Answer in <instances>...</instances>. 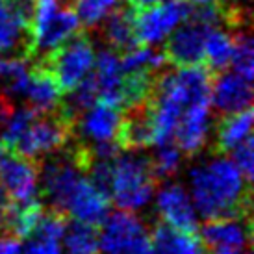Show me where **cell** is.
<instances>
[{
  "label": "cell",
  "mask_w": 254,
  "mask_h": 254,
  "mask_svg": "<svg viewBox=\"0 0 254 254\" xmlns=\"http://www.w3.org/2000/svg\"><path fill=\"white\" fill-rule=\"evenodd\" d=\"M190 188L193 204L204 219L251 215V180L230 158L217 156L195 165Z\"/></svg>",
  "instance_id": "6da1fadb"
},
{
  "label": "cell",
  "mask_w": 254,
  "mask_h": 254,
  "mask_svg": "<svg viewBox=\"0 0 254 254\" xmlns=\"http://www.w3.org/2000/svg\"><path fill=\"white\" fill-rule=\"evenodd\" d=\"M82 22L65 0H32L28 15L30 60L45 58L80 32Z\"/></svg>",
  "instance_id": "7a4b0ae2"
},
{
  "label": "cell",
  "mask_w": 254,
  "mask_h": 254,
  "mask_svg": "<svg viewBox=\"0 0 254 254\" xmlns=\"http://www.w3.org/2000/svg\"><path fill=\"white\" fill-rule=\"evenodd\" d=\"M156 184L150 158L141 150H121L112 160L110 197L119 210H141L154 195Z\"/></svg>",
  "instance_id": "3957f363"
},
{
  "label": "cell",
  "mask_w": 254,
  "mask_h": 254,
  "mask_svg": "<svg viewBox=\"0 0 254 254\" xmlns=\"http://www.w3.org/2000/svg\"><path fill=\"white\" fill-rule=\"evenodd\" d=\"M74 137V121L62 110V104L54 112L37 113L28 128L15 141L13 152L37 160L43 154L64 150Z\"/></svg>",
  "instance_id": "277c9868"
},
{
  "label": "cell",
  "mask_w": 254,
  "mask_h": 254,
  "mask_svg": "<svg viewBox=\"0 0 254 254\" xmlns=\"http://www.w3.org/2000/svg\"><path fill=\"white\" fill-rule=\"evenodd\" d=\"M41 64L52 72L60 89L69 93L84 80L95 64V49L85 34H76L50 54L41 58Z\"/></svg>",
  "instance_id": "5b68a950"
},
{
  "label": "cell",
  "mask_w": 254,
  "mask_h": 254,
  "mask_svg": "<svg viewBox=\"0 0 254 254\" xmlns=\"http://www.w3.org/2000/svg\"><path fill=\"white\" fill-rule=\"evenodd\" d=\"M100 225L99 251L104 254H152L150 232L132 212L108 213Z\"/></svg>",
  "instance_id": "8992f818"
},
{
  "label": "cell",
  "mask_w": 254,
  "mask_h": 254,
  "mask_svg": "<svg viewBox=\"0 0 254 254\" xmlns=\"http://www.w3.org/2000/svg\"><path fill=\"white\" fill-rule=\"evenodd\" d=\"M190 11L191 4L188 0H162L154 6L134 9L139 45H156L167 39L171 32L188 19Z\"/></svg>",
  "instance_id": "52a82bcc"
},
{
  "label": "cell",
  "mask_w": 254,
  "mask_h": 254,
  "mask_svg": "<svg viewBox=\"0 0 254 254\" xmlns=\"http://www.w3.org/2000/svg\"><path fill=\"white\" fill-rule=\"evenodd\" d=\"M249 217L206 219L200 228V243L206 254H245L251 245Z\"/></svg>",
  "instance_id": "ba28073f"
},
{
  "label": "cell",
  "mask_w": 254,
  "mask_h": 254,
  "mask_svg": "<svg viewBox=\"0 0 254 254\" xmlns=\"http://www.w3.org/2000/svg\"><path fill=\"white\" fill-rule=\"evenodd\" d=\"M0 184L15 202L34 200L39 188L37 160L0 147Z\"/></svg>",
  "instance_id": "9c48e42d"
},
{
  "label": "cell",
  "mask_w": 254,
  "mask_h": 254,
  "mask_svg": "<svg viewBox=\"0 0 254 254\" xmlns=\"http://www.w3.org/2000/svg\"><path fill=\"white\" fill-rule=\"evenodd\" d=\"M82 177H85L84 169L67 148H64V156H58L45 163L41 173V190L49 208L65 212V202Z\"/></svg>",
  "instance_id": "30bf717a"
},
{
  "label": "cell",
  "mask_w": 254,
  "mask_h": 254,
  "mask_svg": "<svg viewBox=\"0 0 254 254\" xmlns=\"http://www.w3.org/2000/svg\"><path fill=\"white\" fill-rule=\"evenodd\" d=\"M210 28H212L210 24L191 19V17L180 22L175 28L177 32H171L167 36V43L163 49L167 62L177 67L202 64L204 41Z\"/></svg>",
  "instance_id": "8fae6325"
},
{
  "label": "cell",
  "mask_w": 254,
  "mask_h": 254,
  "mask_svg": "<svg viewBox=\"0 0 254 254\" xmlns=\"http://www.w3.org/2000/svg\"><path fill=\"white\" fill-rule=\"evenodd\" d=\"M121 123H123V113L119 108L97 100L74 119V134L78 132V135L85 139L82 143L87 145L108 141L119 143Z\"/></svg>",
  "instance_id": "7c38bea8"
},
{
  "label": "cell",
  "mask_w": 254,
  "mask_h": 254,
  "mask_svg": "<svg viewBox=\"0 0 254 254\" xmlns=\"http://www.w3.org/2000/svg\"><path fill=\"white\" fill-rule=\"evenodd\" d=\"M30 4L0 0V54H15L30 60L28 36Z\"/></svg>",
  "instance_id": "4fadbf2b"
},
{
  "label": "cell",
  "mask_w": 254,
  "mask_h": 254,
  "mask_svg": "<svg viewBox=\"0 0 254 254\" xmlns=\"http://www.w3.org/2000/svg\"><path fill=\"white\" fill-rule=\"evenodd\" d=\"M210 102L191 104L184 110L182 117L178 121L173 143L180 148L186 158L197 156L208 143L210 134Z\"/></svg>",
  "instance_id": "5bb4252c"
},
{
  "label": "cell",
  "mask_w": 254,
  "mask_h": 254,
  "mask_svg": "<svg viewBox=\"0 0 254 254\" xmlns=\"http://www.w3.org/2000/svg\"><path fill=\"white\" fill-rule=\"evenodd\" d=\"M156 210L162 217V223L184 230V232H197L198 221L195 206L182 184H167L160 190L156 198Z\"/></svg>",
  "instance_id": "9a60e30c"
},
{
  "label": "cell",
  "mask_w": 254,
  "mask_h": 254,
  "mask_svg": "<svg viewBox=\"0 0 254 254\" xmlns=\"http://www.w3.org/2000/svg\"><path fill=\"white\" fill-rule=\"evenodd\" d=\"M110 212V197L89 178L82 177L65 202V213L76 221L99 226Z\"/></svg>",
  "instance_id": "2e32d148"
},
{
  "label": "cell",
  "mask_w": 254,
  "mask_h": 254,
  "mask_svg": "<svg viewBox=\"0 0 254 254\" xmlns=\"http://www.w3.org/2000/svg\"><path fill=\"white\" fill-rule=\"evenodd\" d=\"M210 104L221 115L241 112L253 104V84L238 72H225L213 78Z\"/></svg>",
  "instance_id": "e0dca14e"
},
{
  "label": "cell",
  "mask_w": 254,
  "mask_h": 254,
  "mask_svg": "<svg viewBox=\"0 0 254 254\" xmlns=\"http://www.w3.org/2000/svg\"><path fill=\"white\" fill-rule=\"evenodd\" d=\"M62 95H64V91L60 89L52 72L41 62H37L30 67L26 85H24L21 95L26 99L30 108H34L39 113L54 112L62 104Z\"/></svg>",
  "instance_id": "ac0fdd59"
},
{
  "label": "cell",
  "mask_w": 254,
  "mask_h": 254,
  "mask_svg": "<svg viewBox=\"0 0 254 254\" xmlns=\"http://www.w3.org/2000/svg\"><path fill=\"white\" fill-rule=\"evenodd\" d=\"M93 82L97 87V100L123 108V69L117 52L102 50L93 64Z\"/></svg>",
  "instance_id": "d6986e66"
},
{
  "label": "cell",
  "mask_w": 254,
  "mask_h": 254,
  "mask_svg": "<svg viewBox=\"0 0 254 254\" xmlns=\"http://www.w3.org/2000/svg\"><path fill=\"white\" fill-rule=\"evenodd\" d=\"M104 39L113 52H127L139 45L135 32L134 9L130 6L113 7L110 15L104 19Z\"/></svg>",
  "instance_id": "ffe728a7"
},
{
  "label": "cell",
  "mask_w": 254,
  "mask_h": 254,
  "mask_svg": "<svg viewBox=\"0 0 254 254\" xmlns=\"http://www.w3.org/2000/svg\"><path fill=\"white\" fill-rule=\"evenodd\" d=\"M152 254H202V243L193 232H184L178 228L158 223L150 232Z\"/></svg>",
  "instance_id": "44dd1931"
},
{
  "label": "cell",
  "mask_w": 254,
  "mask_h": 254,
  "mask_svg": "<svg viewBox=\"0 0 254 254\" xmlns=\"http://www.w3.org/2000/svg\"><path fill=\"white\" fill-rule=\"evenodd\" d=\"M253 134V110L245 108L241 112L225 115L219 121L215 130V154L232 152L241 141H245Z\"/></svg>",
  "instance_id": "7402d4cb"
},
{
  "label": "cell",
  "mask_w": 254,
  "mask_h": 254,
  "mask_svg": "<svg viewBox=\"0 0 254 254\" xmlns=\"http://www.w3.org/2000/svg\"><path fill=\"white\" fill-rule=\"evenodd\" d=\"M232 49H234V36H230L225 30H221L219 26H212V28L208 30V36H206V41H204V58H202V64L212 72L225 71L226 67H230Z\"/></svg>",
  "instance_id": "603a6c76"
},
{
  "label": "cell",
  "mask_w": 254,
  "mask_h": 254,
  "mask_svg": "<svg viewBox=\"0 0 254 254\" xmlns=\"http://www.w3.org/2000/svg\"><path fill=\"white\" fill-rule=\"evenodd\" d=\"M119 60L123 72L141 71V69L158 72L165 69V65L169 64L163 50H156L152 47H141V45L123 52V56H119Z\"/></svg>",
  "instance_id": "cb8c5ba5"
},
{
  "label": "cell",
  "mask_w": 254,
  "mask_h": 254,
  "mask_svg": "<svg viewBox=\"0 0 254 254\" xmlns=\"http://www.w3.org/2000/svg\"><path fill=\"white\" fill-rule=\"evenodd\" d=\"M65 249L69 254H97L99 253V230L97 226L76 221L65 228Z\"/></svg>",
  "instance_id": "d4e9b609"
},
{
  "label": "cell",
  "mask_w": 254,
  "mask_h": 254,
  "mask_svg": "<svg viewBox=\"0 0 254 254\" xmlns=\"http://www.w3.org/2000/svg\"><path fill=\"white\" fill-rule=\"evenodd\" d=\"M230 67L234 72L253 82L254 76V43L247 30H234V49Z\"/></svg>",
  "instance_id": "484cf974"
},
{
  "label": "cell",
  "mask_w": 254,
  "mask_h": 254,
  "mask_svg": "<svg viewBox=\"0 0 254 254\" xmlns=\"http://www.w3.org/2000/svg\"><path fill=\"white\" fill-rule=\"evenodd\" d=\"M158 147L160 148L156 150V154L150 158V165H152L156 178L160 180V178L175 177L182 165L184 154L173 141H167L163 145H158Z\"/></svg>",
  "instance_id": "4316f807"
},
{
  "label": "cell",
  "mask_w": 254,
  "mask_h": 254,
  "mask_svg": "<svg viewBox=\"0 0 254 254\" xmlns=\"http://www.w3.org/2000/svg\"><path fill=\"white\" fill-rule=\"evenodd\" d=\"M117 0H72V9L85 28H95L106 19Z\"/></svg>",
  "instance_id": "83f0119b"
},
{
  "label": "cell",
  "mask_w": 254,
  "mask_h": 254,
  "mask_svg": "<svg viewBox=\"0 0 254 254\" xmlns=\"http://www.w3.org/2000/svg\"><path fill=\"white\" fill-rule=\"evenodd\" d=\"M234 160L232 162L238 165V169L243 173V177L247 180H253L254 171V147H253V135L247 137L245 141H241L238 147L232 150Z\"/></svg>",
  "instance_id": "f1b7e54d"
},
{
  "label": "cell",
  "mask_w": 254,
  "mask_h": 254,
  "mask_svg": "<svg viewBox=\"0 0 254 254\" xmlns=\"http://www.w3.org/2000/svg\"><path fill=\"white\" fill-rule=\"evenodd\" d=\"M30 240L22 254H62V240L39 236V234H30Z\"/></svg>",
  "instance_id": "f546056e"
},
{
  "label": "cell",
  "mask_w": 254,
  "mask_h": 254,
  "mask_svg": "<svg viewBox=\"0 0 254 254\" xmlns=\"http://www.w3.org/2000/svg\"><path fill=\"white\" fill-rule=\"evenodd\" d=\"M0 254H21V240L11 234L0 236Z\"/></svg>",
  "instance_id": "4dcf8cb0"
},
{
  "label": "cell",
  "mask_w": 254,
  "mask_h": 254,
  "mask_svg": "<svg viewBox=\"0 0 254 254\" xmlns=\"http://www.w3.org/2000/svg\"><path fill=\"white\" fill-rule=\"evenodd\" d=\"M9 204H11V198L7 195V191L4 190V186L0 184V228H4V219H6V212Z\"/></svg>",
  "instance_id": "1f68e13d"
},
{
  "label": "cell",
  "mask_w": 254,
  "mask_h": 254,
  "mask_svg": "<svg viewBox=\"0 0 254 254\" xmlns=\"http://www.w3.org/2000/svg\"><path fill=\"white\" fill-rule=\"evenodd\" d=\"M158 2H162V0H127V4L132 9H143V7L154 6Z\"/></svg>",
  "instance_id": "d6a6232c"
},
{
  "label": "cell",
  "mask_w": 254,
  "mask_h": 254,
  "mask_svg": "<svg viewBox=\"0 0 254 254\" xmlns=\"http://www.w3.org/2000/svg\"><path fill=\"white\" fill-rule=\"evenodd\" d=\"M191 6H219L225 0H188Z\"/></svg>",
  "instance_id": "836d02e7"
},
{
  "label": "cell",
  "mask_w": 254,
  "mask_h": 254,
  "mask_svg": "<svg viewBox=\"0 0 254 254\" xmlns=\"http://www.w3.org/2000/svg\"><path fill=\"white\" fill-rule=\"evenodd\" d=\"M4 2H13V0H4Z\"/></svg>",
  "instance_id": "e575fe53"
},
{
  "label": "cell",
  "mask_w": 254,
  "mask_h": 254,
  "mask_svg": "<svg viewBox=\"0 0 254 254\" xmlns=\"http://www.w3.org/2000/svg\"><path fill=\"white\" fill-rule=\"evenodd\" d=\"M245 254H251V253H249V251H247V253H245Z\"/></svg>",
  "instance_id": "d590c367"
},
{
  "label": "cell",
  "mask_w": 254,
  "mask_h": 254,
  "mask_svg": "<svg viewBox=\"0 0 254 254\" xmlns=\"http://www.w3.org/2000/svg\"><path fill=\"white\" fill-rule=\"evenodd\" d=\"M202 254H206V253H202Z\"/></svg>",
  "instance_id": "8d00e7d4"
},
{
  "label": "cell",
  "mask_w": 254,
  "mask_h": 254,
  "mask_svg": "<svg viewBox=\"0 0 254 254\" xmlns=\"http://www.w3.org/2000/svg\"><path fill=\"white\" fill-rule=\"evenodd\" d=\"M0 230H2V228H0Z\"/></svg>",
  "instance_id": "74e56055"
}]
</instances>
